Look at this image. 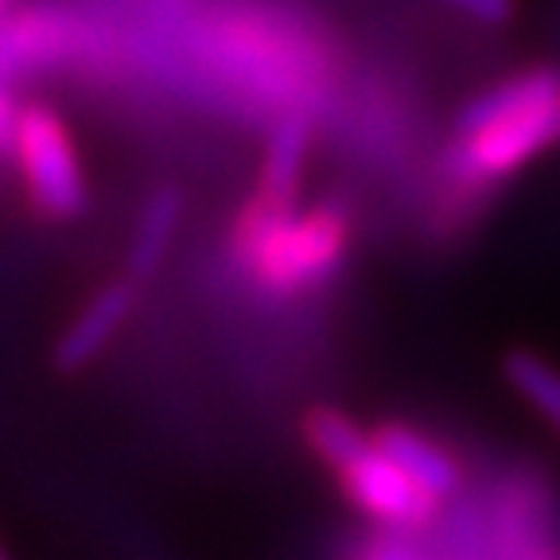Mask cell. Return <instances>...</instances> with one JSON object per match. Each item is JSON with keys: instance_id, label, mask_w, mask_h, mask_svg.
Listing matches in <instances>:
<instances>
[{"instance_id": "obj_5", "label": "cell", "mask_w": 560, "mask_h": 560, "mask_svg": "<svg viewBox=\"0 0 560 560\" xmlns=\"http://www.w3.org/2000/svg\"><path fill=\"white\" fill-rule=\"evenodd\" d=\"M335 475H339L347 499L374 522L397 525V529H417V525H424L436 514V499L424 494L374 440Z\"/></svg>"}, {"instance_id": "obj_8", "label": "cell", "mask_w": 560, "mask_h": 560, "mask_svg": "<svg viewBox=\"0 0 560 560\" xmlns=\"http://www.w3.org/2000/svg\"><path fill=\"white\" fill-rule=\"evenodd\" d=\"M307 149H312V114L289 109L272 125L269 144H265L261 175H257V191L249 199L265 202V207H296Z\"/></svg>"}, {"instance_id": "obj_12", "label": "cell", "mask_w": 560, "mask_h": 560, "mask_svg": "<svg viewBox=\"0 0 560 560\" xmlns=\"http://www.w3.org/2000/svg\"><path fill=\"white\" fill-rule=\"evenodd\" d=\"M304 436H307V447H312L331 471L347 467L362 447H370V432H362L359 424L339 409H315L312 417L304 420Z\"/></svg>"}, {"instance_id": "obj_2", "label": "cell", "mask_w": 560, "mask_h": 560, "mask_svg": "<svg viewBox=\"0 0 560 560\" xmlns=\"http://www.w3.org/2000/svg\"><path fill=\"white\" fill-rule=\"evenodd\" d=\"M347 242L350 219L339 202L296 210L245 199L230 230L234 261L277 296H300L331 280L347 257Z\"/></svg>"}, {"instance_id": "obj_3", "label": "cell", "mask_w": 560, "mask_h": 560, "mask_svg": "<svg viewBox=\"0 0 560 560\" xmlns=\"http://www.w3.org/2000/svg\"><path fill=\"white\" fill-rule=\"evenodd\" d=\"M214 47H222L226 74L249 82L265 102L289 97V109L312 114L315 90L327 79V51L304 27L284 24L272 12H242L214 24Z\"/></svg>"}, {"instance_id": "obj_4", "label": "cell", "mask_w": 560, "mask_h": 560, "mask_svg": "<svg viewBox=\"0 0 560 560\" xmlns=\"http://www.w3.org/2000/svg\"><path fill=\"white\" fill-rule=\"evenodd\" d=\"M20 175H24L27 199L47 219H79L86 210V175L79 164V149L70 129L51 105H27L16 114L12 132Z\"/></svg>"}, {"instance_id": "obj_9", "label": "cell", "mask_w": 560, "mask_h": 560, "mask_svg": "<svg viewBox=\"0 0 560 560\" xmlns=\"http://www.w3.org/2000/svg\"><path fill=\"white\" fill-rule=\"evenodd\" d=\"M374 444L436 502L452 499L455 490H459V464L444 447L432 444L429 436H420L409 424H385V429L374 432Z\"/></svg>"}, {"instance_id": "obj_7", "label": "cell", "mask_w": 560, "mask_h": 560, "mask_svg": "<svg viewBox=\"0 0 560 560\" xmlns=\"http://www.w3.org/2000/svg\"><path fill=\"white\" fill-rule=\"evenodd\" d=\"M132 312H137V280L132 277L109 280L105 289H97L94 296L86 300V307H82V312L70 319L67 331L59 335L55 354H51L55 366H59L62 374H74V370L90 366V362L114 342V335L129 324Z\"/></svg>"}, {"instance_id": "obj_11", "label": "cell", "mask_w": 560, "mask_h": 560, "mask_svg": "<svg viewBox=\"0 0 560 560\" xmlns=\"http://www.w3.org/2000/svg\"><path fill=\"white\" fill-rule=\"evenodd\" d=\"M502 374H506L510 389L560 432V370L534 350H514L502 362Z\"/></svg>"}, {"instance_id": "obj_13", "label": "cell", "mask_w": 560, "mask_h": 560, "mask_svg": "<svg viewBox=\"0 0 560 560\" xmlns=\"http://www.w3.org/2000/svg\"><path fill=\"white\" fill-rule=\"evenodd\" d=\"M440 4L479 24H506L517 12V0H440Z\"/></svg>"}, {"instance_id": "obj_10", "label": "cell", "mask_w": 560, "mask_h": 560, "mask_svg": "<svg viewBox=\"0 0 560 560\" xmlns=\"http://www.w3.org/2000/svg\"><path fill=\"white\" fill-rule=\"evenodd\" d=\"M179 219H184V191L172 184L156 187V191L144 199L140 207L137 230H132V245H129V277L149 280L152 272L164 265L167 249L175 242V230H179Z\"/></svg>"}, {"instance_id": "obj_14", "label": "cell", "mask_w": 560, "mask_h": 560, "mask_svg": "<svg viewBox=\"0 0 560 560\" xmlns=\"http://www.w3.org/2000/svg\"><path fill=\"white\" fill-rule=\"evenodd\" d=\"M16 105H12V97L0 90V149H12V132H16Z\"/></svg>"}, {"instance_id": "obj_1", "label": "cell", "mask_w": 560, "mask_h": 560, "mask_svg": "<svg viewBox=\"0 0 560 560\" xmlns=\"http://www.w3.org/2000/svg\"><path fill=\"white\" fill-rule=\"evenodd\" d=\"M560 144V70L529 67L494 82L455 114L444 167L455 184L487 187Z\"/></svg>"}, {"instance_id": "obj_15", "label": "cell", "mask_w": 560, "mask_h": 560, "mask_svg": "<svg viewBox=\"0 0 560 560\" xmlns=\"http://www.w3.org/2000/svg\"><path fill=\"white\" fill-rule=\"evenodd\" d=\"M9 4H12V0H0V20L9 16Z\"/></svg>"}, {"instance_id": "obj_6", "label": "cell", "mask_w": 560, "mask_h": 560, "mask_svg": "<svg viewBox=\"0 0 560 560\" xmlns=\"http://www.w3.org/2000/svg\"><path fill=\"white\" fill-rule=\"evenodd\" d=\"M94 35L82 20L55 9H27L0 20V70L20 74L32 67H59L82 59Z\"/></svg>"}, {"instance_id": "obj_16", "label": "cell", "mask_w": 560, "mask_h": 560, "mask_svg": "<svg viewBox=\"0 0 560 560\" xmlns=\"http://www.w3.org/2000/svg\"><path fill=\"white\" fill-rule=\"evenodd\" d=\"M0 560H9V557H4V549H0Z\"/></svg>"}]
</instances>
